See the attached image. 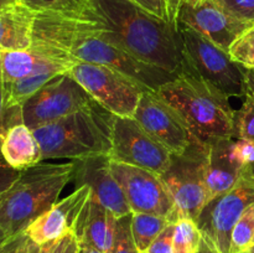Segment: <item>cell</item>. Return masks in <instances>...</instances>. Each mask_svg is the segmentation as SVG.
Listing matches in <instances>:
<instances>
[{
	"mask_svg": "<svg viewBox=\"0 0 254 253\" xmlns=\"http://www.w3.org/2000/svg\"><path fill=\"white\" fill-rule=\"evenodd\" d=\"M102 31L103 22L92 11L88 15L36 11L30 49L71 67L78 62L111 67L154 92L178 76L111 44L102 36Z\"/></svg>",
	"mask_w": 254,
	"mask_h": 253,
	"instance_id": "cell-1",
	"label": "cell"
},
{
	"mask_svg": "<svg viewBox=\"0 0 254 253\" xmlns=\"http://www.w3.org/2000/svg\"><path fill=\"white\" fill-rule=\"evenodd\" d=\"M91 11L103 22L102 36L143 61L173 73L181 68L176 25L150 14L130 0H91Z\"/></svg>",
	"mask_w": 254,
	"mask_h": 253,
	"instance_id": "cell-2",
	"label": "cell"
},
{
	"mask_svg": "<svg viewBox=\"0 0 254 253\" xmlns=\"http://www.w3.org/2000/svg\"><path fill=\"white\" fill-rule=\"evenodd\" d=\"M156 93L180 114L193 138L202 145L236 138V111L230 98L196 74L180 69Z\"/></svg>",
	"mask_w": 254,
	"mask_h": 253,
	"instance_id": "cell-3",
	"label": "cell"
},
{
	"mask_svg": "<svg viewBox=\"0 0 254 253\" xmlns=\"http://www.w3.org/2000/svg\"><path fill=\"white\" fill-rule=\"evenodd\" d=\"M114 117L94 102L81 111L34 129L41 161L109 155Z\"/></svg>",
	"mask_w": 254,
	"mask_h": 253,
	"instance_id": "cell-4",
	"label": "cell"
},
{
	"mask_svg": "<svg viewBox=\"0 0 254 253\" xmlns=\"http://www.w3.org/2000/svg\"><path fill=\"white\" fill-rule=\"evenodd\" d=\"M73 161L37 164L21 171L0 198V225L7 237L24 232L27 226L59 201L72 181Z\"/></svg>",
	"mask_w": 254,
	"mask_h": 253,
	"instance_id": "cell-5",
	"label": "cell"
},
{
	"mask_svg": "<svg viewBox=\"0 0 254 253\" xmlns=\"http://www.w3.org/2000/svg\"><path fill=\"white\" fill-rule=\"evenodd\" d=\"M181 41V68L191 72L230 97H245L243 67L221 49L188 26L178 24Z\"/></svg>",
	"mask_w": 254,
	"mask_h": 253,
	"instance_id": "cell-6",
	"label": "cell"
},
{
	"mask_svg": "<svg viewBox=\"0 0 254 253\" xmlns=\"http://www.w3.org/2000/svg\"><path fill=\"white\" fill-rule=\"evenodd\" d=\"M205 145L195 141L180 155H173L165 173L160 175L174 201L168 220L171 223L183 218L197 220L208 202L205 175Z\"/></svg>",
	"mask_w": 254,
	"mask_h": 253,
	"instance_id": "cell-7",
	"label": "cell"
},
{
	"mask_svg": "<svg viewBox=\"0 0 254 253\" xmlns=\"http://www.w3.org/2000/svg\"><path fill=\"white\" fill-rule=\"evenodd\" d=\"M113 116L133 118L145 88L126 74L102 64L78 62L67 72Z\"/></svg>",
	"mask_w": 254,
	"mask_h": 253,
	"instance_id": "cell-8",
	"label": "cell"
},
{
	"mask_svg": "<svg viewBox=\"0 0 254 253\" xmlns=\"http://www.w3.org/2000/svg\"><path fill=\"white\" fill-rule=\"evenodd\" d=\"M254 202V181L242 170L238 183L230 191L211 198L196 220L202 237L220 253H230L231 237L246 208Z\"/></svg>",
	"mask_w": 254,
	"mask_h": 253,
	"instance_id": "cell-9",
	"label": "cell"
},
{
	"mask_svg": "<svg viewBox=\"0 0 254 253\" xmlns=\"http://www.w3.org/2000/svg\"><path fill=\"white\" fill-rule=\"evenodd\" d=\"M94 102L83 87L66 72L51 79L22 104V121L34 130L81 111Z\"/></svg>",
	"mask_w": 254,
	"mask_h": 253,
	"instance_id": "cell-10",
	"label": "cell"
},
{
	"mask_svg": "<svg viewBox=\"0 0 254 253\" xmlns=\"http://www.w3.org/2000/svg\"><path fill=\"white\" fill-rule=\"evenodd\" d=\"M109 158L163 175L173 154L151 138L134 118L114 117Z\"/></svg>",
	"mask_w": 254,
	"mask_h": 253,
	"instance_id": "cell-11",
	"label": "cell"
},
{
	"mask_svg": "<svg viewBox=\"0 0 254 253\" xmlns=\"http://www.w3.org/2000/svg\"><path fill=\"white\" fill-rule=\"evenodd\" d=\"M133 118L173 155L185 153L197 141L180 114L154 91L144 92Z\"/></svg>",
	"mask_w": 254,
	"mask_h": 253,
	"instance_id": "cell-12",
	"label": "cell"
},
{
	"mask_svg": "<svg viewBox=\"0 0 254 253\" xmlns=\"http://www.w3.org/2000/svg\"><path fill=\"white\" fill-rule=\"evenodd\" d=\"M109 166L123 189L131 213H153L169 217L174 201L160 175L112 159Z\"/></svg>",
	"mask_w": 254,
	"mask_h": 253,
	"instance_id": "cell-13",
	"label": "cell"
},
{
	"mask_svg": "<svg viewBox=\"0 0 254 253\" xmlns=\"http://www.w3.org/2000/svg\"><path fill=\"white\" fill-rule=\"evenodd\" d=\"M178 24L195 30L226 51L245 30L253 25L236 17L212 0L181 1L176 12Z\"/></svg>",
	"mask_w": 254,
	"mask_h": 253,
	"instance_id": "cell-14",
	"label": "cell"
},
{
	"mask_svg": "<svg viewBox=\"0 0 254 253\" xmlns=\"http://www.w3.org/2000/svg\"><path fill=\"white\" fill-rule=\"evenodd\" d=\"M72 161V181L76 188H89L92 197L108 208L117 218L131 213L123 189L111 171L109 155L91 156Z\"/></svg>",
	"mask_w": 254,
	"mask_h": 253,
	"instance_id": "cell-15",
	"label": "cell"
},
{
	"mask_svg": "<svg viewBox=\"0 0 254 253\" xmlns=\"http://www.w3.org/2000/svg\"><path fill=\"white\" fill-rule=\"evenodd\" d=\"M91 195V190L87 186L76 188L71 195L59 200L46 212L32 221L24 232L37 245L59 241L69 233H74L79 216Z\"/></svg>",
	"mask_w": 254,
	"mask_h": 253,
	"instance_id": "cell-16",
	"label": "cell"
},
{
	"mask_svg": "<svg viewBox=\"0 0 254 253\" xmlns=\"http://www.w3.org/2000/svg\"><path fill=\"white\" fill-rule=\"evenodd\" d=\"M236 138L220 139L205 145V175L208 200L230 191L240 180L243 166L235 149Z\"/></svg>",
	"mask_w": 254,
	"mask_h": 253,
	"instance_id": "cell-17",
	"label": "cell"
},
{
	"mask_svg": "<svg viewBox=\"0 0 254 253\" xmlns=\"http://www.w3.org/2000/svg\"><path fill=\"white\" fill-rule=\"evenodd\" d=\"M117 217L96 198L89 197L82 211L73 235L104 253H111L116 232Z\"/></svg>",
	"mask_w": 254,
	"mask_h": 253,
	"instance_id": "cell-18",
	"label": "cell"
},
{
	"mask_svg": "<svg viewBox=\"0 0 254 253\" xmlns=\"http://www.w3.org/2000/svg\"><path fill=\"white\" fill-rule=\"evenodd\" d=\"M0 153L7 165L19 171L42 163L41 150L34 131L24 122L5 129L0 141Z\"/></svg>",
	"mask_w": 254,
	"mask_h": 253,
	"instance_id": "cell-19",
	"label": "cell"
},
{
	"mask_svg": "<svg viewBox=\"0 0 254 253\" xmlns=\"http://www.w3.org/2000/svg\"><path fill=\"white\" fill-rule=\"evenodd\" d=\"M35 14L19 1L0 7V52L30 49Z\"/></svg>",
	"mask_w": 254,
	"mask_h": 253,
	"instance_id": "cell-20",
	"label": "cell"
},
{
	"mask_svg": "<svg viewBox=\"0 0 254 253\" xmlns=\"http://www.w3.org/2000/svg\"><path fill=\"white\" fill-rule=\"evenodd\" d=\"M44 68H56L68 72L71 67L34 49L0 52V71L4 83L19 81Z\"/></svg>",
	"mask_w": 254,
	"mask_h": 253,
	"instance_id": "cell-21",
	"label": "cell"
},
{
	"mask_svg": "<svg viewBox=\"0 0 254 253\" xmlns=\"http://www.w3.org/2000/svg\"><path fill=\"white\" fill-rule=\"evenodd\" d=\"M66 72L56 68H44L34 72L30 76L24 77L15 82L4 83V103L5 109L21 107L45 84L49 83L55 77Z\"/></svg>",
	"mask_w": 254,
	"mask_h": 253,
	"instance_id": "cell-22",
	"label": "cell"
},
{
	"mask_svg": "<svg viewBox=\"0 0 254 253\" xmlns=\"http://www.w3.org/2000/svg\"><path fill=\"white\" fill-rule=\"evenodd\" d=\"M169 223L171 222L166 216L153 213H131V232L138 250L140 252H146L154 240Z\"/></svg>",
	"mask_w": 254,
	"mask_h": 253,
	"instance_id": "cell-23",
	"label": "cell"
},
{
	"mask_svg": "<svg viewBox=\"0 0 254 253\" xmlns=\"http://www.w3.org/2000/svg\"><path fill=\"white\" fill-rule=\"evenodd\" d=\"M34 11H51L64 15H88L91 0H17Z\"/></svg>",
	"mask_w": 254,
	"mask_h": 253,
	"instance_id": "cell-24",
	"label": "cell"
},
{
	"mask_svg": "<svg viewBox=\"0 0 254 253\" xmlns=\"http://www.w3.org/2000/svg\"><path fill=\"white\" fill-rule=\"evenodd\" d=\"M254 240V202L248 206L236 223L231 237L230 253H242L252 247Z\"/></svg>",
	"mask_w": 254,
	"mask_h": 253,
	"instance_id": "cell-25",
	"label": "cell"
},
{
	"mask_svg": "<svg viewBox=\"0 0 254 253\" xmlns=\"http://www.w3.org/2000/svg\"><path fill=\"white\" fill-rule=\"evenodd\" d=\"M202 238L196 221L183 218L175 222L174 253H195Z\"/></svg>",
	"mask_w": 254,
	"mask_h": 253,
	"instance_id": "cell-26",
	"label": "cell"
},
{
	"mask_svg": "<svg viewBox=\"0 0 254 253\" xmlns=\"http://www.w3.org/2000/svg\"><path fill=\"white\" fill-rule=\"evenodd\" d=\"M228 54L233 61L245 68H254V24L233 41Z\"/></svg>",
	"mask_w": 254,
	"mask_h": 253,
	"instance_id": "cell-27",
	"label": "cell"
},
{
	"mask_svg": "<svg viewBox=\"0 0 254 253\" xmlns=\"http://www.w3.org/2000/svg\"><path fill=\"white\" fill-rule=\"evenodd\" d=\"M236 139H245L254 144V96L246 94L242 107L236 111Z\"/></svg>",
	"mask_w": 254,
	"mask_h": 253,
	"instance_id": "cell-28",
	"label": "cell"
},
{
	"mask_svg": "<svg viewBox=\"0 0 254 253\" xmlns=\"http://www.w3.org/2000/svg\"><path fill=\"white\" fill-rule=\"evenodd\" d=\"M111 253H140L131 232V213L117 218Z\"/></svg>",
	"mask_w": 254,
	"mask_h": 253,
	"instance_id": "cell-29",
	"label": "cell"
},
{
	"mask_svg": "<svg viewBox=\"0 0 254 253\" xmlns=\"http://www.w3.org/2000/svg\"><path fill=\"white\" fill-rule=\"evenodd\" d=\"M243 21L254 24V0H212Z\"/></svg>",
	"mask_w": 254,
	"mask_h": 253,
	"instance_id": "cell-30",
	"label": "cell"
},
{
	"mask_svg": "<svg viewBox=\"0 0 254 253\" xmlns=\"http://www.w3.org/2000/svg\"><path fill=\"white\" fill-rule=\"evenodd\" d=\"M235 149L237 158L243 166V171L254 181V144L245 139H236Z\"/></svg>",
	"mask_w": 254,
	"mask_h": 253,
	"instance_id": "cell-31",
	"label": "cell"
},
{
	"mask_svg": "<svg viewBox=\"0 0 254 253\" xmlns=\"http://www.w3.org/2000/svg\"><path fill=\"white\" fill-rule=\"evenodd\" d=\"M174 232L175 223H169L154 240L146 253H174Z\"/></svg>",
	"mask_w": 254,
	"mask_h": 253,
	"instance_id": "cell-32",
	"label": "cell"
},
{
	"mask_svg": "<svg viewBox=\"0 0 254 253\" xmlns=\"http://www.w3.org/2000/svg\"><path fill=\"white\" fill-rule=\"evenodd\" d=\"M134 4L139 5L144 10L150 14L160 17V19L170 21V14H169V5L166 0H130ZM171 22V21H170ZM173 24V22H171Z\"/></svg>",
	"mask_w": 254,
	"mask_h": 253,
	"instance_id": "cell-33",
	"label": "cell"
},
{
	"mask_svg": "<svg viewBox=\"0 0 254 253\" xmlns=\"http://www.w3.org/2000/svg\"><path fill=\"white\" fill-rule=\"evenodd\" d=\"M21 171L15 170L11 166L7 165L5 160H0V198L2 193L16 181Z\"/></svg>",
	"mask_w": 254,
	"mask_h": 253,
	"instance_id": "cell-34",
	"label": "cell"
},
{
	"mask_svg": "<svg viewBox=\"0 0 254 253\" xmlns=\"http://www.w3.org/2000/svg\"><path fill=\"white\" fill-rule=\"evenodd\" d=\"M59 241L45 243V245H37L36 242L30 240V238L26 236V233H25V238L24 241H22L21 247H20L19 250V253H52Z\"/></svg>",
	"mask_w": 254,
	"mask_h": 253,
	"instance_id": "cell-35",
	"label": "cell"
},
{
	"mask_svg": "<svg viewBox=\"0 0 254 253\" xmlns=\"http://www.w3.org/2000/svg\"><path fill=\"white\" fill-rule=\"evenodd\" d=\"M24 238L25 232L17 233V235L12 236V237H9L0 246V253H19Z\"/></svg>",
	"mask_w": 254,
	"mask_h": 253,
	"instance_id": "cell-36",
	"label": "cell"
},
{
	"mask_svg": "<svg viewBox=\"0 0 254 253\" xmlns=\"http://www.w3.org/2000/svg\"><path fill=\"white\" fill-rule=\"evenodd\" d=\"M5 103H4V81H2L1 71H0V141H1L2 134H4V121H5Z\"/></svg>",
	"mask_w": 254,
	"mask_h": 253,
	"instance_id": "cell-37",
	"label": "cell"
},
{
	"mask_svg": "<svg viewBox=\"0 0 254 253\" xmlns=\"http://www.w3.org/2000/svg\"><path fill=\"white\" fill-rule=\"evenodd\" d=\"M243 74H245L246 94L254 96V68H245L243 67Z\"/></svg>",
	"mask_w": 254,
	"mask_h": 253,
	"instance_id": "cell-38",
	"label": "cell"
},
{
	"mask_svg": "<svg viewBox=\"0 0 254 253\" xmlns=\"http://www.w3.org/2000/svg\"><path fill=\"white\" fill-rule=\"evenodd\" d=\"M195 253H220V252L216 250L215 246H213L210 241L206 240L205 237H202L201 238L197 250L195 251Z\"/></svg>",
	"mask_w": 254,
	"mask_h": 253,
	"instance_id": "cell-39",
	"label": "cell"
},
{
	"mask_svg": "<svg viewBox=\"0 0 254 253\" xmlns=\"http://www.w3.org/2000/svg\"><path fill=\"white\" fill-rule=\"evenodd\" d=\"M169 5V14H170V21L174 25H176V12H178L179 4L181 0H166ZM178 26V25H176Z\"/></svg>",
	"mask_w": 254,
	"mask_h": 253,
	"instance_id": "cell-40",
	"label": "cell"
},
{
	"mask_svg": "<svg viewBox=\"0 0 254 253\" xmlns=\"http://www.w3.org/2000/svg\"><path fill=\"white\" fill-rule=\"evenodd\" d=\"M64 253H79L78 241H77L76 236H74L73 233L69 236V240L66 246V250H64Z\"/></svg>",
	"mask_w": 254,
	"mask_h": 253,
	"instance_id": "cell-41",
	"label": "cell"
},
{
	"mask_svg": "<svg viewBox=\"0 0 254 253\" xmlns=\"http://www.w3.org/2000/svg\"><path fill=\"white\" fill-rule=\"evenodd\" d=\"M79 245V253H104L102 251H99L98 248H96L94 246L89 245L88 242H84V241H78Z\"/></svg>",
	"mask_w": 254,
	"mask_h": 253,
	"instance_id": "cell-42",
	"label": "cell"
},
{
	"mask_svg": "<svg viewBox=\"0 0 254 253\" xmlns=\"http://www.w3.org/2000/svg\"><path fill=\"white\" fill-rule=\"evenodd\" d=\"M72 233H69V235H67L66 237L61 238V240L57 242L56 247H55L54 252L52 253H64V250H66V246L67 243H68V240H69V236H71Z\"/></svg>",
	"mask_w": 254,
	"mask_h": 253,
	"instance_id": "cell-43",
	"label": "cell"
},
{
	"mask_svg": "<svg viewBox=\"0 0 254 253\" xmlns=\"http://www.w3.org/2000/svg\"><path fill=\"white\" fill-rule=\"evenodd\" d=\"M7 236H6V233H5V231L2 230V227H1V225H0V246L2 245V243L5 242V241L7 240Z\"/></svg>",
	"mask_w": 254,
	"mask_h": 253,
	"instance_id": "cell-44",
	"label": "cell"
},
{
	"mask_svg": "<svg viewBox=\"0 0 254 253\" xmlns=\"http://www.w3.org/2000/svg\"><path fill=\"white\" fill-rule=\"evenodd\" d=\"M16 1L17 0H0V7L7 6V5L14 4V2H16Z\"/></svg>",
	"mask_w": 254,
	"mask_h": 253,
	"instance_id": "cell-45",
	"label": "cell"
},
{
	"mask_svg": "<svg viewBox=\"0 0 254 253\" xmlns=\"http://www.w3.org/2000/svg\"><path fill=\"white\" fill-rule=\"evenodd\" d=\"M181 1H197V0H181Z\"/></svg>",
	"mask_w": 254,
	"mask_h": 253,
	"instance_id": "cell-46",
	"label": "cell"
},
{
	"mask_svg": "<svg viewBox=\"0 0 254 253\" xmlns=\"http://www.w3.org/2000/svg\"><path fill=\"white\" fill-rule=\"evenodd\" d=\"M250 251H251V253H254V246H253V247L250 248Z\"/></svg>",
	"mask_w": 254,
	"mask_h": 253,
	"instance_id": "cell-47",
	"label": "cell"
},
{
	"mask_svg": "<svg viewBox=\"0 0 254 253\" xmlns=\"http://www.w3.org/2000/svg\"><path fill=\"white\" fill-rule=\"evenodd\" d=\"M242 253H251V251L248 250V251H246V252H242Z\"/></svg>",
	"mask_w": 254,
	"mask_h": 253,
	"instance_id": "cell-48",
	"label": "cell"
},
{
	"mask_svg": "<svg viewBox=\"0 0 254 253\" xmlns=\"http://www.w3.org/2000/svg\"><path fill=\"white\" fill-rule=\"evenodd\" d=\"M0 160H4V159H2V156H1V154H0Z\"/></svg>",
	"mask_w": 254,
	"mask_h": 253,
	"instance_id": "cell-49",
	"label": "cell"
},
{
	"mask_svg": "<svg viewBox=\"0 0 254 253\" xmlns=\"http://www.w3.org/2000/svg\"><path fill=\"white\" fill-rule=\"evenodd\" d=\"M254 246V240H253V243H252V247Z\"/></svg>",
	"mask_w": 254,
	"mask_h": 253,
	"instance_id": "cell-50",
	"label": "cell"
},
{
	"mask_svg": "<svg viewBox=\"0 0 254 253\" xmlns=\"http://www.w3.org/2000/svg\"><path fill=\"white\" fill-rule=\"evenodd\" d=\"M140 253H146V252H140Z\"/></svg>",
	"mask_w": 254,
	"mask_h": 253,
	"instance_id": "cell-51",
	"label": "cell"
},
{
	"mask_svg": "<svg viewBox=\"0 0 254 253\" xmlns=\"http://www.w3.org/2000/svg\"><path fill=\"white\" fill-rule=\"evenodd\" d=\"M0 154H1V153H0Z\"/></svg>",
	"mask_w": 254,
	"mask_h": 253,
	"instance_id": "cell-52",
	"label": "cell"
},
{
	"mask_svg": "<svg viewBox=\"0 0 254 253\" xmlns=\"http://www.w3.org/2000/svg\"><path fill=\"white\" fill-rule=\"evenodd\" d=\"M179 5H180V4H179Z\"/></svg>",
	"mask_w": 254,
	"mask_h": 253,
	"instance_id": "cell-53",
	"label": "cell"
}]
</instances>
